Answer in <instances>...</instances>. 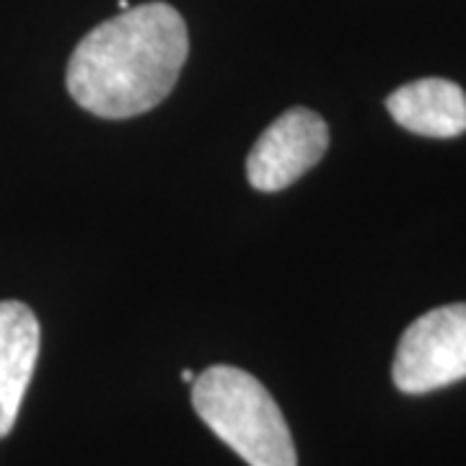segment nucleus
<instances>
[{"instance_id": "6e6552de", "label": "nucleus", "mask_w": 466, "mask_h": 466, "mask_svg": "<svg viewBox=\"0 0 466 466\" xmlns=\"http://www.w3.org/2000/svg\"><path fill=\"white\" fill-rule=\"evenodd\" d=\"M116 5H119V8H122V11H127V8H130V3H127V0H119V3H116Z\"/></svg>"}, {"instance_id": "7ed1b4c3", "label": "nucleus", "mask_w": 466, "mask_h": 466, "mask_svg": "<svg viewBox=\"0 0 466 466\" xmlns=\"http://www.w3.org/2000/svg\"><path fill=\"white\" fill-rule=\"evenodd\" d=\"M391 376L404 394H428L466 379V303L415 319L401 334Z\"/></svg>"}, {"instance_id": "20e7f679", "label": "nucleus", "mask_w": 466, "mask_h": 466, "mask_svg": "<svg viewBox=\"0 0 466 466\" xmlns=\"http://www.w3.org/2000/svg\"><path fill=\"white\" fill-rule=\"evenodd\" d=\"M329 148V127L311 109H288L280 115L247 158L249 184L259 192H280L314 168Z\"/></svg>"}, {"instance_id": "423d86ee", "label": "nucleus", "mask_w": 466, "mask_h": 466, "mask_svg": "<svg viewBox=\"0 0 466 466\" xmlns=\"http://www.w3.org/2000/svg\"><path fill=\"white\" fill-rule=\"evenodd\" d=\"M386 109L404 130L425 137H456L466 133L464 88L446 78H420L397 88Z\"/></svg>"}, {"instance_id": "f03ea898", "label": "nucleus", "mask_w": 466, "mask_h": 466, "mask_svg": "<svg viewBox=\"0 0 466 466\" xmlns=\"http://www.w3.org/2000/svg\"><path fill=\"white\" fill-rule=\"evenodd\" d=\"M200 420L249 466H299L280 407L251 373L213 366L192 381Z\"/></svg>"}, {"instance_id": "f257e3e1", "label": "nucleus", "mask_w": 466, "mask_h": 466, "mask_svg": "<svg viewBox=\"0 0 466 466\" xmlns=\"http://www.w3.org/2000/svg\"><path fill=\"white\" fill-rule=\"evenodd\" d=\"M189 55L182 14L143 3L86 34L67 63L66 84L78 106L104 119H127L167 99Z\"/></svg>"}, {"instance_id": "39448f33", "label": "nucleus", "mask_w": 466, "mask_h": 466, "mask_svg": "<svg viewBox=\"0 0 466 466\" xmlns=\"http://www.w3.org/2000/svg\"><path fill=\"white\" fill-rule=\"evenodd\" d=\"M39 358V321L21 300H0V438L14 431Z\"/></svg>"}, {"instance_id": "0eeeda50", "label": "nucleus", "mask_w": 466, "mask_h": 466, "mask_svg": "<svg viewBox=\"0 0 466 466\" xmlns=\"http://www.w3.org/2000/svg\"><path fill=\"white\" fill-rule=\"evenodd\" d=\"M195 379H198V376H195V373H192L189 368H184V370H182V381L192 383V381H195Z\"/></svg>"}]
</instances>
